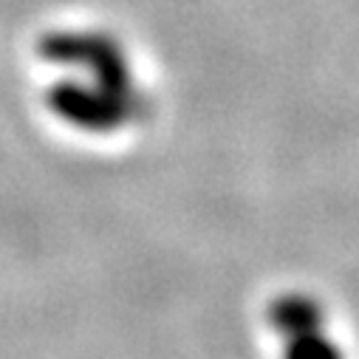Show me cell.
<instances>
[{"mask_svg":"<svg viewBox=\"0 0 359 359\" xmlns=\"http://www.w3.org/2000/svg\"><path fill=\"white\" fill-rule=\"evenodd\" d=\"M269 325H272L283 339L294 334H306L325 325V309L320 300L303 292H289L272 300L269 306Z\"/></svg>","mask_w":359,"mask_h":359,"instance_id":"3","label":"cell"},{"mask_svg":"<svg viewBox=\"0 0 359 359\" xmlns=\"http://www.w3.org/2000/svg\"><path fill=\"white\" fill-rule=\"evenodd\" d=\"M37 54L51 65L82 68L91 82L136 94L133 68L116 37L97 29H54L37 40Z\"/></svg>","mask_w":359,"mask_h":359,"instance_id":"1","label":"cell"},{"mask_svg":"<svg viewBox=\"0 0 359 359\" xmlns=\"http://www.w3.org/2000/svg\"><path fill=\"white\" fill-rule=\"evenodd\" d=\"M46 105L60 122L85 133H116L119 128L130 125L144 108L139 91L122 94L97 82L76 79H62L51 85L46 94Z\"/></svg>","mask_w":359,"mask_h":359,"instance_id":"2","label":"cell"},{"mask_svg":"<svg viewBox=\"0 0 359 359\" xmlns=\"http://www.w3.org/2000/svg\"><path fill=\"white\" fill-rule=\"evenodd\" d=\"M283 359H342L339 342L323 328L283 339Z\"/></svg>","mask_w":359,"mask_h":359,"instance_id":"4","label":"cell"}]
</instances>
